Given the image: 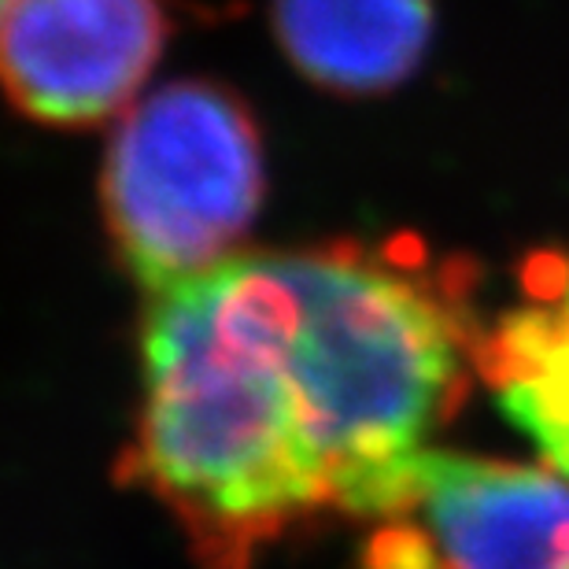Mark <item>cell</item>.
<instances>
[{"label":"cell","mask_w":569,"mask_h":569,"mask_svg":"<svg viewBox=\"0 0 569 569\" xmlns=\"http://www.w3.org/2000/svg\"><path fill=\"white\" fill-rule=\"evenodd\" d=\"M141 373L119 477L174 515L203 569H252L270 543L333 515L256 252L152 292Z\"/></svg>","instance_id":"cell-1"},{"label":"cell","mask_w":569,"mask_h":569,"mask_svg":"<svg viewBox=\"0 0 569 569\" xmlns=\"http://www.w3.org/2000/svg\"><path fill=\"white\" fill-rule=\"evenodd\" d=\"M259 267L333 510L381 521L470 389L485 333L470 274L362 241L259 252Z\"/></svg>","instance_id":"cell-2"},{"label":"cell","mask_w":569,"mask_h":569,"mask_svg":"<svg viewBox=\"0 0 569 569\" xmlns=\"http://www.w3.org/2000/svg\"><path fill=\"white\" fill-rule=\"evenodd\" d=\"M263 189L256 119L211 82H170L130 104L100 170L108 233L148 296L233 259Z\"/></svg>","instance_id":"cell-3"},{"label":"cell","mask_w":569,"mask_h":569,"mask_svg":"<svg viewBox=\"0 0 569 569\" xmlns=\"http://www.w3.org/2000/svg\"><path fill=\"white\" fill-rule=\"evenodd\" d=\"M362 569H569V485L537 466L429 448Z\"/></svg>","instance_id":"cell-4"},{"label":"cell","mask_w":569,"mask_h":569,"mask_svg":"<svg viewBox=\"0 0 569 569\" xmlns=\"http://www.w3.org/2000/svg\"><path fill=\"white\" fill-rule=\"evenodd\" d=\"M163 41L159 0H8L0 86L44 127H97L133 104Z\"/></svg>","instance_id":"cell-5"},{"label":"cell","mask_w":569,"mask_h":569,"mask_svg":"<svg viewBox=\"0 0 569 569\" xmlns=\"http://www.w3.org/2000/svg\"><path fill=\"white\" fill-rule=\"evenodd\" d=\"M521 303L481 333L477 373L499 407L569 477V259L532 256Z\"/></svg>","instance_id":"cell-6"},{"label":"cell","mask_w":569,"mask_h":569,"mask_svg":"<svg viewBox=\"0 0 569 569\" xmlns=\"http://www.w3.org/2000/svg\"><path fill=\"white\" fill-rule=\"evenodd\" d=\"M274 33L296 71L340 97L389 93L432 38V0H274Z\"/></svg>","instance_id":"cell-7"},{"label":"cell","mask_w":569,"mask_h":569,"mask_svg":"<svg viewBox=\"0 0 569 569\" xmlns=\"http://www.w3.org/2000/svg\"><path fill=\"white\" fill-rule=\"evenodd\" d=\"M4 8H8V0H0V16H4Z\"/></svg>","instance_id":"cell-8"}]
</instances>
